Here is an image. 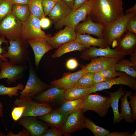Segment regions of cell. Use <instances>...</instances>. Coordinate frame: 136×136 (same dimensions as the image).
Segmentation results:
<instances>
[{"instance_id":"d590c367","label":"cell","mask_w":136,"mask_h":136,"mask_svg":"<svg viewBox=\"0 0 136 136\" xmlns=\"http://www.w3.org/2000/svg\"><path fill=\"white\" fill-rule=\"evenodd\" d=\"M12 5L9 0H0V22L12 12Z\"/></svg>"},{"instance_id":"1f68e13d","label":"cell","mask_w":136,"mask_h":136,"mask_svg":"<svg viewBox=\"0 0 136 136\" xmlns=\"http://www.w3.org/2000/svg\"><path fill=\"white\" fill-rule=\"evenodd\" d=\"M85 128L91 130L95 136H107L110 133L108 130L96 125L92 121L84 117Z\"/></svg>"},{"instance_id":"ffe728a7","label":"cell","mask_w":136,"mask_h":136,"mask_svg":"<svg viewBox=\"0 0 136 136\" xmlns=\"http://www.w3.org/2000/svg\"><path fill=\"white\" fill-rule=\"evenodd\" d=\"M54 87L41 92L35 97V99L47 103H62L66 100L64 97L65 89Z\"/></svg>"},{"instance_id":"6da1fadb","label":"cell","mask_w":136,"mask_h":136,"mask_svg":"<svg viewBox=\"0 0 136 136\" xmlns=\"http://www.w3.org/2000/svg\"><path fill=\"white\" fill-rule=\"evenodd\" d=\"M125 15L123 0H92L87 16L94 22L106 26Z\"/></svg>"},{"instance_id":"5bb4252c","label":"cell","mask_w":136,"mask_h":136,"mask_svg":"<svg viewBox=\"0 0 136 136\" xmlns=\"http://www.w3.org/2000/svg\"><path fill=\"white\" fill-rule=\"evenodd\" d=\"M18 122L26 129L32 136H42L48 129L49 126L46 123L33 117H22L18 120Z\"/></svg>"},{"instance_id":"f35d334b","label":"cell","mask_w":136,"mask_h":136,"mask_svg":"<svg viewBox=\"0 0 136 136\" xmlns=\"http://www.w3.org/2000/svg\"><path fill=\"white\" fill-rule=\"evenodd\" d=\"M25 109L24 106H17L14 107L11 112V116L13 120L17 121L22 117Z\"/></svg>"},{"instance_id":"cb8c5ba5","label":"cell","mask_w":136,"mask_h":136,"mask_svg":"<svg viewBox=\"0 0 136 136\" xmlns=\"http://www.w3.org/2000/svg\"><path fill=\"white\" fill-rule=\"evenodd\" d=\"M89 47L81 44L75 40H73L65 43L58 48L51 57L55 58L72 51H78L82 52Z\"/></svg>"},{"instance_id":"b9f144b4","label":"cell","mask_w":136,"mask_h":136,"mask_svg":"<svg viewBox=\"0 0 136 136\" xmlns=\"http://www.w3.org/2000/svg\"><path fill=\"white\" fill-rule=\"evenodd\" d=\"M128 97L130 99L129 103L132 109V118L134 120H136V95L135 94H131Z\"/></svg>"},{"instance_id":"2e32d148","label":"cell","mask_w":136,"mask_h":136,"mask_svg":"<svg viewBox=\"0 0 136 136\" xmlns=\"http://www.w3.org/2000/svg\"><path fill=\"white\" fill-rule=\"evenodd\" d=\"M76 36L74 30L66 26L64 29L57 32L53 36L49 37L47 42L53 48H57L65 43L75 40Z\"/></svg>"},{"instance_id":"7a4b0ae2","label":"cell","mask_w":136,"mask_h":136,"mask_svg":"<svg viewBox=\"0 0 136 136\" xmlns=\"http://www.w3.org/2000/svg\"><path fill=\"white\" fill-rule=\"evenodd\" d=\"M9 46L7 51L2 54L5 58L10 59L9 63L13 65H26L31 53L27 49L29 44L26 41L20 38L15 40H9Z\"/></svg>"},{"instance_id":"9c48e42d","label":"cell","mask_w":136,"mask_h":136,"mask_svg":"<svg viewBox=\"0 0 136 136\" xmlns=\"http://www.w3.org/2000/svg\"><path fill=\"white\" fill-rule=\"evenodd\" d=\"M28 63L29 67L28 79L23 89L19 92L20 95L19 98L28 97L32 98L37 93L49 87V86L41 81L37 75L30 58Z\"/></svg>"},{"instance_id":"11a10c76","label":"cell","mask_w":136,"mask_h":136,"mask_svg":"<svg viewBox=\"0 0 136 136\" xmlns=\"http://www.w3.org/2000/svg\"><path fill=\"white\" fill-rule=\"evenodd\" d=\"M3 104L0 101V117H3Z\"/></svg>"},{"instance_id":"ba28073f","label":"cell","mask_w":136,"mask_h":136,"mask_svg":"<svg viewBox=\"0 0 136 136\" xmlns=\"http://www.w3.org/2000/svg\"><path fill=\"white\" fill-rule=\"evenodd\" d=\"M23 23L10 12L0 22V36L9 40L20 38Z\"/></svg>"},{"instance_id":"30bf717a","label":"cell","mask_w":136,"mask_h":136,"mask_svg":"<svg viewBox=\"0 0 136 136\" xmlns=\"http://www.w3.org/2000/svg\"><path fill=\"white\" fill-rule=\"evenodd\" d=\"M124 85L128 86L134 91H136L135 79L124 73L117 78L111 79L95 85L93 87L88 88V94L95 93L110 88L116 85Z\"/></svg>"},{"instance_id":"277c9868","label":"cell","mask_w":136,"mask_h":136,"mask_svg":"<svg viewBox=\"0 0 136 136\" xmlns=\"http://www.w3.org/2000/svg\"><path fill=\"white\" fill-rule=\"evenodd\" d=\"M135 15L136 12L126 14L120 18L105 26L102 31V35L109 46L115 40H117L125 33L128 20Z\"/></svg>"},{"instance_id":"4dcf8cb0","label":"cell","mask_w":136,"mask_h":136,"mask_svg":"<svg viewBox=\"0 0 136 136\" xmlns=\"http://www.w3.org/2000/svg\"><path fill=\"white\" fill-rule=\"evenodd\" d=\"M12 12L19 20L24 23L30 14L28 5L14 4L12 5Z\"/></svg>"},{"instance_id":"4316f807","label":"cell","mask_w":136,"mask_h":136,"mask_svg":"<svg viewBox=\"0 0 136 136\" xmlns=\"http://www.w3.org/2000/svg\"><path fill=\"white\" fill-rule=\"evenodd\" d=\"M125 95L120 98L121 100V112L120 114L124 118L125 121L129 123H133L134 120L133 119L131 109L128 100V97L130 95L133 94L131 90L127 91L124 93Z\"/></svg>"},{"instance_id":"8992f818","label":"cell","mask_w":136,"mask_h":136,"mask_svg":"<svg viewBox=\"0 0 136 136\" xmlns=\"http://www.w3.org/2000/svg\"><path fill=\"white\" fill-rule=\"evenodd\" d=\"M31 98L23 97L17 98L15 100V106H23L25 107L22 117L40 116L52 110V108L48 103H37L33 101Z\"/></svg>"},{"instance_id":"52a82bcc","label":"cell","mask_w":136,"mask_h":136,"mask_svg":"<svg viewBox=\"0 0 136 136\" xmlns=\"http://www.w3.org/2000/svg\"><path fill=\"white\" fill-rule=\"evenodd\" d=\"M91 4L92 0H90L79 8L72 10L64 18L56 22L55 27L59 29L66 26L74 30L76 26L81 21L86 20Z\"/></svg>"},{"instance_id":"603a6c76","label":"cell","mask_w":136,"mask_h":136,"mask_svg":"<svg viewBox=\"0 0 136 136\" xmlns=\"http://www.w3.org/2000/svg\"><path fill=\"white\" fill-rule=\"evenodd\" d=\"M106 92L110 95L111 97V107L113 113V123L114 124L120 122L124 118L120 115L118 110V104L119 99L121 96L127 91L124 90L122 85L117 91L113 92H110L107 91Z\"/></svg>"},{"instance_id":"e0dca14e","label":"cell","mask_w":136,"mask_h":136,"mask_svg":"<svg viewBox=\"0 0 136 136\" xmlns=\"http://www.w3.org/2000/svg\"><path fill=\"white\" fill-rule=\"evenodd\" d=\"M87 72L83 69L73 73H65L61 78L51 82L53 86L66 89L75 86L81 77Z\"/></svg>"},{"instance_id":"60d3db41","label":"cell","mask_w":136,"mask_h":136,"mask_svg":"<svg viewBox=\"0 0 136 136\" xmlns=\"http://www.w3.org/2000/svg\"><path fill=\"white\" fill-rule=\"evenodd\" d=\"M63 134L62 130L52 126L50 129H47L42 136H61Z\"/></svg>"},{"instance_id":"8fae6325","label":"cell","mask_w":136,"mask_h":136,"mask_svg":"<svg viewBox=\"0 0 136 136\" xmlns=\"http://www.w3.org/2000/svg\"><path fill=\"white\" fill-rule=\"evenodd\" d=\"M27 64L13 65L8 60L3 61L1 64L0 71V80L7 79V83L15 82L23 76L24 72L28 68Z\"/></svg>"},{"instance_id":"681fc988","label":"cell","mask_w":136,"mask_h":136,"mask_svg":"<svg viewBox=\"0 0 136 136\" xmlns=\"http://www.w3.org/2000/svg\"><path fill=\"white\" fill-rule=\"evenodd\" d=\"M90 0H75L73 7L72 10L78 9Z\"/></svg>"},{"instance_id":"6f0895ef","label":"cell","mask_w":136,"mask_h":136,"mask_svg":"<svg viewBox=\"0 0 136 136\" xmlns=\"http://www.w3.org/2000/svg\"><path fill=\"white\" fill-rule=\"evenodd\" d=\"M7 136V135L4 134L2 132L0 131V136Z\"/></svg>"},{"instance_id":"4fadbf2b","label":"cell","mask_w":136,"mask_h":136,"mask_svg":"<svg viewBox=\"0 0 136 136\" xmlns=\"http://www.w3.org/2000/svg\"><path fill=\"white\" fill-rule=\"evenodd\" d=\"M124 57H102L92 58L90 62L86 65L81 66L82 69L87 72L99 71L104 69L114 68L115 64Z\"/></svg>"},{"instance_id":"7402d4cb","label":"cell","mask_w":136,"mask_h":136,"mask_svg":"<svg viewBox=\"0 0 136 136\" xmlns=\"http://www.w3.org/2000/svg\"><path fill=\"white\" fill-rule=\"evenodd\" d=\"M67 116L57 109L52 110L39 118L49 125L62 130L65 120Z\"/></svg>"},{"instance_id":"f6af8a7d","label":"cell","mask_w":136,"mask_h":136,"mask_svg":"<svg viewBox=\"0 0 136 136\" xmlns=\"http://www.w3.org/2000/svg\"><path fill=\"white\" fill-rule=\"evenodd\" d=\"M9 42L6 40V38L0 36V57L3 59V61H5L8 60L7 58L4 57L2 54L6 52L7 51L4 48L1 47V45L2 43H5L8 45Z\"/></svg>"},{"instance_id":"5b68a950","label":"cell","mask_w":136,"mask_h":136,"mask_svg":"<svg viewBox=\"0 0 136 136\" xmlns=\"http://www.w3.org/2000/svg\"><path fill=\"white\" fill-rule=\"evenodd\" d=\"M41 28L40 20L30 14L27 20L23 23L20 38L26 41H47L49 37L41 29Z\"/></svg>"},{"instance_id":"3957f363","label":"cell","mask_w":136,"mask_h":136,"mask_svg":"<svg viewBox=\"0 0 136 136\" xmlns=\"http://www.w3.org/2000/svg\"><path fill=\"white\" fill-rule=\"evenodd\" d=\"M110 97L105 96L96 93L88 94L85 98L82 109L84 113L89 110L93 111L100 117L107 114L111 107Z\"/></svg>"},{"instance_id":"9f6ffc18","label":"cell","mask_w":136,"mask_h":136,"mask_svg":"<svg viewBox=\"0 0 136 136\" xmlns=\"http://www.w3.org/2000/svg\"><path fill=\"white\" fill-rule=\"evenodd\" d=\"M3 61V59L0 57V69L1 67L2 63Z\"/></svg>"},{"instance_id":"ab89813d","label":"cell","mask_w":136,"mask_h":136,"mask_svg":"<svg viewBox=\"0 0 136 136\" xmlns=\"http://www.w3.org/2000/svg\"><path fill=\"white\" fill-rule=\"evenodd\" d=\"M126 31L136 34V15L128 20L126 26Z\"/></svg>"},{"instance_id":"f546056e","label":"cell","mask_w":136,"mask_h":136,"mask_svg":"<svg viewBox=\"0 0 136 136\" xmlns=\"http://www.w3.org/2000/svg\"><path fill=\"white\" fill-rule=\"evenodd\" d=\"M88 92V88L74 86L65 89L64 97L66 100H76L85 97Z\"/></svg>"},{"instance_id":"8d00e7d4","label":"cell","mask_w":136,"mask_h":136,"mask_svg":"<svg viewBox=\"0 0 136 136\" xmlns=\"http://www.w3.org/2000/svg\"><path fill=\"white\" fill-rule=\"evenodd\" d=\"M106 79H112L116 76H119L124 73L117 71L114 68L107 69L99 71Z\"/></svg>"},{"instance_id":"94428289","label":"cell","mask_w":136,"mask_h":136,"mask_svg":"<svg viewBox=\"0 0 136 136\" xmlns=\"http://www.w3.org/2000/svg\"></svg>"},{"instance_id":"83f0119b","label":"cell","mask_w":136,"mask_h":136,"mask_svg":"<svg viewBox=\"0 0 136 136\" xmlns=\"http://www.w3.org/2000/svg\"><path fill=\"white\" fill-rule=\"evenodd\" d=\"M85 97L73 100H66L62 103L61 105L57 110L67 116L82 109Z\"/></svg>"},{"instance_id":"f907efd6","label":"cell","mask_w":136,"mask_h":136,"mask_svg":"<svg viewBox=\"0 0 136 136\" xmlns=\"http://www.w3.org/2000/svg\"><path fill=\"white\" fill-rule=\"evenodd\" d=\"M12 5L14 4H22L28 5L30 0H9Z\"/></svg>"},{"instance_id":"db71d44e","label":"cell","mask_w":136,"mask_h":136,"mask_svg":"<svg viewBox=\"0 0 136 136\" xmlns=\"http://www.w3.org/2000/svg\"><path fill=\"white\" fill-rule=\"evenodd\" d=\"M130 55V61L136 65V52H134Z\"/></svg>"},{"instance_id":"c3c4849f","label":"cell","mask_w":136,"mask_h":136,"mask_svg":"<svg viewBox=\"0 0 136 136\" xmlns=\"http://www.w3.org/2000/svg\"><path fill=\"white\" fill-rule=\"evenodd\" d=\"M129 132V131L122 132L114 131L110 132L107 136H131V134Z\"/></svg>"},{"instance_id":"484cf974","label":"cell","mask_w":136,"mask_h":136,"mask_svg":"<svg viewBox=\"0 0 136 136\" xmlns=\"http://www.w3.org/2000/svg\"><path fill=\"white\" fill-rule=\"evenodd\" d=\"M75 40L81 44L89 47L98 46L101 48L109 47L104 39L94 38L89 34H77Z\"/></svg>"},{"instance_id":"816d5d0a","label":"cell","mask_w":136,"mask_h":136,"mask_svg":"<svg viewBox=\"0 0 136 136\" xmlns=\"http://www.w3.org/2000/svg\"><path fill=\"white\" fill-rule=\"evenodd\" d=\"M69 6L72 9H73L74 5L75 0H62Z\"/></svg>"},{"instance_id":"680465c9","label":"cell","mask_w":136,"mask_h":136,"mask_svg":"<svg viewBox=\"0 0 136 136\" xmlns=\"http://www.w3.org/2000/svg\"><path fill=\"white\" fill-rule=\"evenodd\" d=\"M136 136V131H135L132 134H131V136Z\"/></svg>"},{"instance_id":"7c38bea8","label":"cell","mask_w":136,"mask_h":136,"mask_svg":"<svg viewBox=\"0 0 136 136\" xmlns=\"http://www.w3.org/2000/svg\"><path fill=\"white\" fill-rule=\"evenodd\" d=\"M84 117L82 109L69 114L62 129L63 134L67 136L70 133L85 128Z\"/></svg>"},{"instance_id":"7bdbcfd3","label":"cell","mask_w":136,"mask_h":136,"mask_svg":"<svg viewBox=\"0 0 136 136\" xmlns=\"http://www.w3.org/2000/svg\"><path fill=\"white\" fill-rule=\"evenodd\" d=\"M110 79L106 78L99 71L96 72L94 73L93 80L95 85Z\"/></svg>"},{"instance_id":"d4e9b609","label":"cell","mask_w":136,"mask_h":136,"mask_svg":"<svg viewBox=\"0 0 136 136\" xmlns=\"http://www.w3.org/2000/svg\"><path fill=\"white\" fill-rule=\"evenodd\" d=\"M72 9L62 0L57 2L49 13L50 18L56 22L65 17L72 11Z\"/></svg>"},{"instance_id":"9a60e30c","label":"cell","mask_w":136,"mask_h":136,"mask_svg":"<svg viewBox=\"0 0 136 136\" xmlns=\"http://www.w3.org/2000/svg\"><path fill=\"white\" fill-rule=\"evenodd\" d=\"M126 55L124 53L118 52L115 49H111L110 47L105 48H97L91 46L82 51L80 57L84 60H89L99 57H124Z\"/></svg>"},{"instance_id":"f5cc1de1","label":"cell","mask_w":136,"mask_h":136,"mask_svg":"<svg viewBox=\"0 0 136 136\" xmlns=\"http://www.w3.org/2000/svg\"><path fill=\"white\" fill-rule=\"evenodd\" d=\"M135 12H136V4L133 7L126 10L125 11L126 14H128Z\"/></svg>"},{"instance_id":"d6a6232c","label":"cell","mask_w":136,"mask_h":136,"mask_svg":"<svg viewBox=\"0 0 136 136\" xmlns=\"http://www.w3.org/2000/svg\"><path fill=\"white\" fill-rule=\"evenodd\" d=\"M42 0H30L28 5L30 13L40 20L46 17L41 4Z\"/></svg>"},{"instance_id":"ac0fdd59","label":"cell","mask_w":136,"mask_h":136,"mask_svg":"<svg viewBox=\"0 0 136 136\" xmlns=\"http://www.w3.org/2000/svg\"><path fill=\"white\" fill-rule=\"evenodd\" d=\"M105 27L103 25L94 22L87 16L86 20L78 24L74 30L77 34L87 33L94 35L98 38H103L102 31Z\"/></svg>"},{"instance_id":"7dc6e473","label":"cell","mask_w":136,"mask_h":136,"mask_svg":"<svg viewBox=\"0 0 136 136\" xmlns=\"http://www.w3.org/2000/svg\"><path fill=\"white\" fill-rule=\"evenodd\" d=\"M40 23L41 28L43 29H45L50 26L51 21L48 18L45 17L40 19Z\"/></svg>"},{"instance_id":"bcb514c9","label":"cell","mask_w":136,"mask_h":136,"mask_svg":"<svg viewBox=\"0 0 136 136\" xmlns=\"http://www.w3.org/2000/svg\"><path fill=\"white\" fill-rule=\"evenodd\" d=\"M7 136H30L31 135L29 132L25 129L20 131L18 134H15L12 132L11 131H9L7 135Z\"/></svg>"},{"instance_id":"44dd1931","label":"cell","mask_w":136,"mask_h":136,"mask_svg":"<svg viewBox=\"0 0 136 136\" xmlns=\"http://www.w3.org/2000/svg\"><path fill=\"white\" fill-rule=\"evenodd\" d=\"M31 47L34 53L35 63L36 68L44 55L53 48L45 40H31L27 41Z\"/></svg>"},{"instance_id":"91938a15","label":"cell","mask_w":136,"mask_h":136,"mask_svg":"<svg viewBox=\"0 0 136 136\" xmlns=\"http://www.w3.org/2000/svg\"><path fill=\"white\" fill-rule=\"evenodd\" d=\"M50 0L55 2H59V1H61L62 0Z\"/></svg>"},{"instance_id":"e575fe53","label":"cell","mask_w":136,"mask_h":136,"mask_svg":"<svg viewBox=\"0 0 136 136\" xmlns=\"http://www.w3.org/2000/svg\"><path fill=\"white\" fill-rule=\"evenodd\" d=\"M24 86L22 83L18 84L17 86L13 87H7L4 84H0V95H7L11 98L13 96H18L19 95V90L23 89Z\"/></svg>"},{"instance_id":"d6986e66","label":"cell","mask_w":136,"mask_h":136,"mask_svg":"<svg viewBox=\"0 0 136 136\" xmlns=\"http://www.w3.org/2000/svg\"><path fill=\"white\" fill-rule=\"evenodd\" d=\"M115 49L127 55L136 52V34L126 31L117 40Z\"/></svg>"},{"instance_id":"f1b7e54d","label":"cell","mask_w":136,"mask_h":136,"mask_svg":"<svg viewBox=\"0 0 136 136\" xmlns=\"http://www.w3.org/2000/svg\"><path fill=\"white\" fill-rule=\"evenodd\" d=\"M114 68L117 71L124 72L136 78V65L128 59L121 58L115 64Z\"/></svg>"},{"instance_id":"836d02e7","label":"cell","mask_w":136,"mask_h":136,"mask_svg":"<svg viewBox=\"0 0 136 136\" xmlns=\"http://www.w3.org/2000/svg\"><path fill=\"white\" fill-rule=\"evenodd\" d=\"M94 73H86L81 77L75 86L88 88L93 87L95 85L93 80Z\"/></svg>"},{"instance_id":"ee69618b","label":"cell","mask_w":136,"mask_h":136,"mask_svg":"<svg viewBox=\"0 0 136 136\" xmlns=\"http://www.w3.org/2000/svg\"><path fill=\"white\" fill-rule=\"evenodd\" d=\"M79 63L74 58H71L69 59L66 63L67 68L70 70L76 69Z\"/></svg>"},{"instance_id":"74e56055","label":"cell","mask_w":136,"mask_h":136,"mask_svg":"<svg viewBox=\"0 0 136 136\" xmlns=\"http://www.w3.org/2000/svg\"><path fill=\"white\" fill-rule=\"evenodd\" d=\"M57 2L50 0H42L41 4L45 15H48Z\"/></svg>"}]
</instances>
